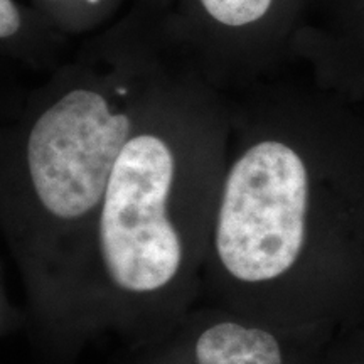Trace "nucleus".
Returning a JSON list of instances; mask_svg holds the SVG:
<instances>
[{"label": "nucleus", "instance_id": "obj_1", "mask_svg": "<svg viewBox=\"0 0 364 364\" xmlns=\"http://www.w3.org/2000/svg\"><path fill=\"white\" fill-rule=\"evenodd\" d=\"M188 61L176 0H132L90 34L2 130V223L14 247L75 272L122 150Z\"/></svg>", "mask_w": 364, "mask_h": 364}, {"label": "nucleus", "instance_id": "obj_5", "mask_svg": "<svg viewBox=\"0 0 364 364\" xmlns=\"http://www.w3.org/2000/svg\"><path fill=\"white\" fill-rule=\"evenodd\" d=\"M292 59L311 66L314 83L349 102L364 98V0L324 14L297 34Z\"/></svg>", "mask_w": 364, "mask_h": 364}, {"label": "nucleus", "instance_id": "obj_2", "mask_svg": "<svg viewBox=\"0 0 364 364\" xmlns=\"http://www.w3.org/2000/svg\"><path fill=\"white\" fill-rule=\"evenodd\" d=\"M228 93L188 61L122 150L75 272L88 268L86 285L115 311L169 306L204 263L231 135Z\"/></svg>", "mask_w": 364, "mask_h": 364}, {"label": "nucleus", "instance_id": "obj_6", "mask_svg": "<svg viewBox=\"0 0 364 364\" xmlns=\"http://www.w3.org/2000/svg\"><path fill=\"white\" fill-rule=\"evenodd\" d=\"M184 351L186 364H285L270 326L226 309L191 327Z\"/></svg>", "mask_w": 364, "mask_h": 364}, {"label": "nucleus", "instance_id": "obj_7", "mask_svg": "<svg viewBox=\"0 0 364 364\" xmlns=\"http://www.w3.org/2000/svg\"><path fill=\"white\" fill-rule=\"evenodd\" d=\"M71 39L33 0H0V49L12 61L51 75L70 58Z\"/></svg>", "mask_w": 364, "mask_h": 364}, {"label": "nucleus", "instance_id": "obj_8", "mask_svg": "<svg viewBox=\"0 0 364 364\" xmlns=\"http://www.w3.org/2000/svg\"><path fill=\"white\" fill-rule=\"evenodd\" d=\"M71 38L93 34L118 17L125 0H33Z\"/></svg>", "mask_w": 364, "mask_h": 364}, {"label": "nucleus", "instance_id": "obj_3", "mask_svg": "<svg viewBox=\"0 0 364 364\" xmlns=\"http://www.w3.org/2000/svg\"><path fill=\"white\" fill-rule=\"evenodd\" d=\"M231 135L204 255L226 311L265 324L273 292L306 253L326 182L361 142L354 105L275 81L233 91Z\"/></svg>", "mask_w": 364, "mask_h": 364}, {"label": "nucleus", "instance_id": "obj_9", "mask_svg": "<svg viewBox=\"0 0 364 364\" xmlns=\"http://www.w3.org/2000/svg\"><path fill=\"white\" fill-rule=\"evenodd\" d=\"M358 2H361V0H317V6L324 7L326 14H332L351 7Z\"/></svg>", "mask_w": 364, "mask_h": 364}, {"label": "nucleus", "instance_id": "obj_4", "mask_svg": "<svg viewBox=\"0 0 364 364\" xmlns=\"http://www.w3.org/2000/svg\"><path fill=\"white\" fill-rule=\"evenodd\" d=\"M317 0H176L189 56L226 91L267 80L292 61L297 34Z\"/></svg>", "mask_w": 364, "mask_h": 364}]
</instances>
